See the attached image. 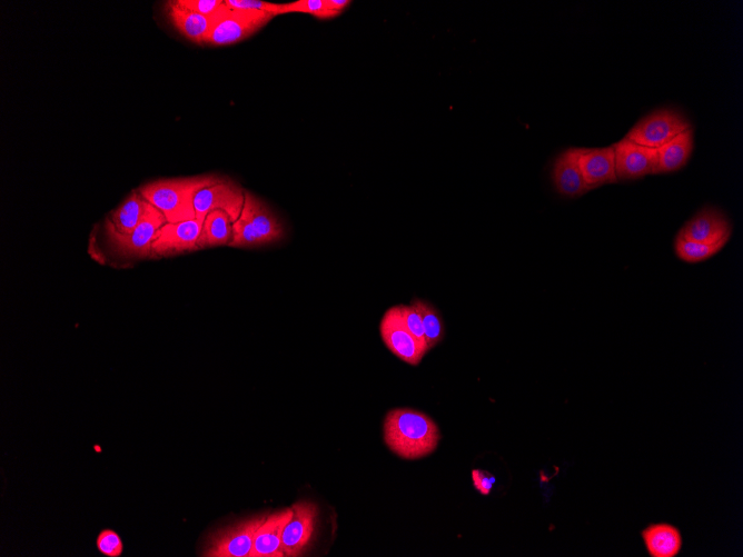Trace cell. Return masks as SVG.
Segmentation results:
<instances>
[{
    "instance_id": "obj_1",
    "label": "cell",
    "mask_w": 743,
    "mask_h": 557,
    "mask_svg": "<svg viewBox=\"0 0 743 557\" xmlns=\"http://www.w3.org/2000/svg\"><path fill=\"white\" fill-rule=\"evenodd\" d=\"M384 441L389 449L405 460H418L437 450L440 431L424 413L398 409L384 421Z\"/></svg>"
},
{
    "instance_id": "obj_2",
    "label": "cell",
    "mask_w": 743,
    "mask_h": 557,
    "mask_svg": "<svg viewBox=\"0 0 743 557\" xmlns=\"http://www.w3.org/2000/svg\"><path fill=\"white\" fill-rule=\"evenodd\" d=\"M225 178L226 176L219 174H206L157 179L141 186L138 191L148 203L163 213L167 223H180L195 220L196 194L206 187L223 182Z\"/></svg>"
},
{
    "instance_id": "obj_3",
    "label": "cell",
    "mask_w": 743,
    "mask_h": 557,
    "mask_svg": "<svg viewBox=\"0 0 743 557\" xmlns=\"http://www.w3.org/2000/svg\"><path fill=\"white\" fill-rule=\"evenodd\" d=\"M275 18L264 12L242 11L225 4L210 16V31L204 45L220 47L233 45L250 38Z\"/></svg>"
},
{
    "instance_id": "obj_4",
    "label": "cell",
    "mask_w": 743,
    "mask_h": 557,
    "mask_svg": "<svg viewBox=\"0 0 743 557\" xmlns=\"http://www.w3.org/2000/svg\"><path fill=\"white\" fill-rule=\"evenodd\" d=\"M167 223L165 216L152 204L148 206L143 221L131 234H121L106 224L108 241L114 253L127 260L152 258V243L158 230Z\"/></svg>"
},
{
    "instance_id": "obj_5",
    "label": "cell",
    "mask_w": 743,
    "mask_h": 557,
    "mask_svg": "<svg viewBox=\"0 0 743 557\" xmlns=\"http://www.w3.org/2000/svg\"><path fill=\"white\" fill-rule=\"evenodd\" d=\"M690 128L688 119L677 109L662 108L640 119L626 137L638 145L658 149Z\"/></svg>"
},
{
    "instance_id": "obj_6",
    "label": "cell",
    "mask_w": 743,
    "mask_h": 557,
    "mask_svg": "<svg viewBox=\"0 0 743 557\" xmlns=\"http://www.w3.org/2000/svg\"><path fill=\"white\" fill-rule=\"evenodd\" d=\"M269 514L251 517L224 527L208 537L206 557H250L255 535Z\"/></svg>"
},
{
    "instance_id": "obj_7",
    "label": "cell",
    "mask_w": 743,
    "mask_h": 557,
    "mask_svg": "<svg viewBox=\"0 0 743 557\" xmlns=\"http://www.w3.org/2000/svg\"><path fill=\"white\" fill-rule=\"evenodd\" d=\"M245 203V190L240 183L226 177L223 182L204 188L195 196L194 207L197 220L214 211H223L234 223L241 217Z\"/></svg>"
},
{
    "instance_id": "obj_8",
    "label": "cell",
    "mask_w": 743,
    "mask_h": 557,
    "mask_svg": "<svg viewBox=\"0 0 743 557\" xmlns=\"http://www.w3.org/2000/svg\"><path fill=\"white\" fill-rule=\"evenodd\" d=\"M380 332L386 347L405 363L419 365L429 352L404 325L399 305L384 314Z\"/></svg>"
},
{
    "instance_id": "obj_9",
    "label": "cell",
    "mask_w": 743,
    "mask_h": 557,
    "mask_svg": "<svg viewBox=\"0 0 743 557\" xmlns=\"http://www.w3.org/2000/svg\"><path fill=\"white\" fill-rule=\"evenodd\" d=\"M612 147L618 182L636 181V179L657 174V149L638 145L627 137L613 144Z\"/></svg>"
},
{
    "instance_id": "obj_10",
    "label": "cell",
    "mask_w": 743,
    "mask_h": 557,
    "mask_svg": "<svg viewBox=\"0 0 743 557\" xmlns=\"http://www.w3.org/2000/svg\"><path fill=\"white\" fill-rule=\"evenodd\" d=\"M203 221L166 223L157 231L152 243V258L171 257L197 251Z\"/></svg>"
},
{
    "instance_id": "obj_11",
    "label": "cell",
    "mask_w": 743,
    "mask_h": 557,
    "mask_svg": "<svg viewBox=\"0 0 743 557\" xmlns=\"http://www.w3.org/2000/svg\"><path fill=\"white\" fill-rule=\"evenodd\" d=\"M293 515L282 535L284 557L301 556L310 544L319 507L312 502L301 501L292 506Z\"/></svg>"
},
{
    "instance_id": "obj_12",
    "label": "cell",
    "mask_w": 743,
    "mask_h": 557,
    "mask_svg": "<svg viewBox=\"0 0 743 557\" xmlns=\"http://www.w3.org/2000/svg\"><path fill=\"white\" fill-rule=\"evenodd\" d=\"M731 233L728 217L715 207L703 208L680 231L688 240L708 245H726Z\"/></svg>"
},
{
    "instance_id": "obj_13",
    "label": "cell",
    "mask_w": 743,
    "mask_h": 557,
    "mask_svg": "<svg viewBox=\"0 0 743 557\" xmlns=\"http://www.w3.org/2000/svg\"><path fill=\"white\" fill-rule=\"evenodd\" d=\"M579 165L589 192L618 182L613 147L578 148Z\"/></svg>"
},
{
    "instance_id": "obj_14",
    "label": "cell",
    "mask_w": 743,
    "mask_h": 557,
    "mask_svg": "<svg viewBox=\"0 0 743 557\" xmlns=\"http://www.w3.org/2000/svg\"><path fill=\"white\" fill-rule=\"evenodd\" d=\"M241 216L259 233L266 245L282 240L285 235L284 225L271 207L253 193L245 191V203Z\"/></svg>"
},
{
    "instance_id": "obj_15",
    "label": "cell",
    "mask_w": 743,
    "mask_h": 557,
    "mask_svg": "<svg viewBox=\"0 0 743 557\" xmlns=\"http://www.w3.org/2000/svg\"><path fill=\"white\" fill-rule=\"evenodd\" d=\"M553 183L564 197L577 198L589 192L581 172L578 148L560 154L553 165Z\"/></svg>"
},
{
    "instance_id": "obj_16",
    "label": "cell",
    "mask_w": 743,
    "mask_h": 557,
    "mask_svg": "<svg viewBox=\"0 0 743 557\" xmlns=\"http://www.w3.org/2000/svg\"><path fill=\"white\" fill-rule=\"evenodd\" d=\"M292 515V507L267 515L266 520L255 535L250 557H284L282 535Z\"/></svg>"
},
{
    "instance_id": "obj_17",
    "label": "cell",
    "mask_w": 743,
    "mask_h": 557,
    "mask_svg": "<svg viewBox=\"0 0 743 557\" xmlns=\"http://www.w3.org/2000/svg\"><path fill=\"white\" fill-rule=\"evenodd\" d=\"M148 203L140 191L135 190L106 218V224L121 234H131L140 225L148 210Z\"/></svg>"
},
{
    "instance_id": "obj_18",
    "label": "cell",
    "mask_w": 743,
    "mask_h": 557,
    "mask_svg": "<svg viewBox=\"0 0 743 557\" xmlns=\"http://www.w3.org/2000/svg\"><path fill=\"white\" fill-rule=\"evenodd\" d=\"M693 151L692 128L671 139L670 142L657 149V174H669L680 171L685 167Z\"/></svg>"
},
{
    "instance_id": "obj_19",
    "label": "cell",
    "mask_w": 743,
    "mask_h": 557,
    "mask_svg": "<svg viewBox=\"0 0 743 557\" xmlns=\"http://www.w3.org/2000/svg\"><path fill=\"white\" fill-rule=\"evenodd\" d=\"M642 539L651 557H675L682 547V536L677 527L655 524L642 532Z\"/></svg>"
},
{
    "instance_id": "obj_20",
    "label": "cell",
    "mask_w": 743,
    "mask_h": 557,
    "mask_svg": "<svg viewBox=\"0 0 743 557\" xmlns=\"http://www.w3.org/2000/svg\"><path fill=\"white\" fill-rule=\"evenodd\" d=\"M166 7L168 18L171 19L177 31L191 42L204 45L205 38L210 31V17L188 11L177 2H168Z\"/></svg>"
},
{
    "instance_id": "obj_21",
    "label": "cell",
    "mask_w": 743,
    "mask_h": 557,
    "mask_svg": "<svg viewBox=\"0 0 743 557\" xmlns=\"http://www.w3.org/2000/svg\"><path fill=\"white\" fill-rule=\"evenodd\" d=\"M233 222L223 211L208 214L203 221L200 237L197 240V251L206 248L229 246L232 240Z\"/></svg>"
},
{
    "instance_id": "obj_22",
    "label": "cell",
    "mask_w": 743,
    "mask_h": 557,
    "mask_svg": "<svg viewBox=\"0 0 743 557\" xmlns=\"http://www.w3.org/2000/svg\"><path fill=\"white\" fill-rule=\"evenodd\" d=\"M725 244L708 245L688 240L682 234H678L675 242V251L681 261L696 264L709 260L710 257L719 253Z\"/></svg>"
},
{
    "instance_id": "obj_23",
    "label": "cell",
    "mask_w": 743,
    "mask_h": 557,
    "mask_svg": "<svg viewBox=\"0 0 743 557\" xmlns=\"http://www.w3.org/2000/svg\"><path fill=\"white\" fill-rule=\"evenodd\" d=\"M293 13L309 14L319 19H332L340 15L332 11L328 0H299L287 4H274L272 8L275 17Z\"/></svg>"
},
{
    "instance_id": "obj_24",
    "label": "cell",
    "mask_w": 743,
    "mask_h": 557,
    "mask_svg": "<svg viewBox=\"0 0 743 557\" xmlns=\"http://www.w3.org/2000/svg\"><path fill=\"white\" fill-rule=\"evenodd\" d=\"M412 304L418 308L421 314L425 338H427L428 347L431 350L442 341L444 335V327L439 313L427 302L414 300Z\"/></svg>"
},
{
    "instance_id": "obj_25",
    "label": "cell",
    "mask_w": 743,
    "mask_h": 557,
    "mask_svg": "<svg viewBox=\"0 0 743 557\" xmlns=\"http://www.w3.org/2000/svg\"><path fill=\"white\" fill-rule=\"evenodd\" d=\"M265 245L262 236L255 231V228L245 218L241 216L239 220L233 223L230 247L255 248Z\"/></svg>"
},
{
    "instance_id": "obj_26",
    "label": "cell",
    "mask_w": 743,
    "mask_h": 557,
    "mask_svg": "<svg viewBox=\"0 0 743 557\" xmlns=\"http://www.w3.org/2000/svg\"><path fill=\"white\" fill-rule=\"evenodd\" d=\"M399 307L406 328H408L409 332L416 338V340L419 341L422 346L430 351L427 343V338H425L422 317L418 308H416L413 304L409 306L399 305Z\"/></svg>"
},
{
    "instance_id": "obj_27",
    "label": "cell",
    "mask_w": 743,
    "mask_h": 557,
    "mask_svg": "<svg viewBox=\"0 0 743 557\" xmlns=\"http://www.w3.org/2000/svg\"><path fill=\"white\" fill-rule=\"evenodd\" d=\"M97 549L108 557H120L124 551L121 536L113 530H104L96 540Z\"/></svg>"
},
{
    "instance_id": "obj_28",
    "label": "cell",
    "mask_w": 743,
    "mask_h": 557,
    "mask_svg": "<svg viewBox=\"0 0 743 557\" xmlns=\"http://www.w3.org/2000/svg\"><path fill=\"white\" fill-rule=\"evenodd\" d=\"M177 4L196 14L210 17L224 5L223 0H176Z\"/></svg>"
},
{
    "instance_id": "obj_29",
    "label": "cell",
    "mask_w": 743,
    "mask_h": 557,
    "mask_svg": "<svg viewBox=\"0 0 743 557\" xmlns=\"http://www.w3.org/2000/svg\"><path fill=\"white\" fill-rule=\"evenodd\" d=\"M224 4L227 7L233 9H242V11L252 12H264L269 14H272V8L274 5V3L261 2V0H225Z\"/></svg>"
},
{
    "instance_id": "obj_30",
    "label": "cell",
    "mask_w": 743,
    "mask_h": 557,
    "mask_svg": "<svg viewBox=\"0 0 743 557\" xmlns=\"http://www.w3.org/2000/svg\"><path fill=\"white\" fill-rule=\"evenodd\" d=\"M472 479L475 489L483 495L490 494L493 484L495 483V479L490 473L474 470L472 472Z\"/></svg>"
},
{
    "instance_id": "obj_31",
    "label": "cell",
    "mask_w": 743,
    "mask_h": 557,
    "mask_svg": "<svg viewBox=\"0 0 743 557\" xmlns=\"http://www.w3.org/2000/svg\"><path fill=\"white\" fill-rule=\"evenodd\" d=\"M328 4L332 11L341 14L350 6L351 2L350 0H328Z\"/></svg>"
}]
</instances>
